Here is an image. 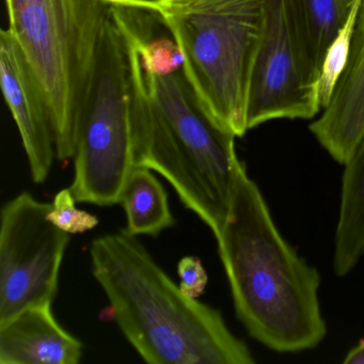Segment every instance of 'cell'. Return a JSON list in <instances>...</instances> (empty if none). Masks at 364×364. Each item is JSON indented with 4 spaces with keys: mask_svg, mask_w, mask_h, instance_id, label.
Returning <instances> with one entry per match:
<instances>
[{
    "mask_svg": "<svg viewBox=\"0 0 364 364\" xmlns=\"http://www.w3.org/2000/svg\"><path fill=\"white\" fill-rule=\"evenodd\" d=\"M216 240L236 316L249 336L278 353L318 346L327 336L321 274L283 237L240 159L229 213Z\"/></svg>",
    "mask_w": 364,
    "mask_h": 364,
    "instance_id": "cell-1",
    "label": "cell"
},
{
    "mask_svg": "<svg viewBox=\"0 0 364 364\" xmlns=\"http://www.w3.org/2000/svg\"><path fill=\"white\" fill-rule=\"evenodd\" d=\"M91 267L129 344L150 364H253L220 311L181 291L127 229L90 247Z\"/></svg>",
    "mask_w": 364,
    "mask_h": 364,
    "instance_id": "cell-2",
    "label": "cell"
},
{
    "mask_svg": "<svg viewBox=\"0 0 364 364\" xmlns=\"http://www.w3.org/2000/svg\"><path fill=\"white\" fill-rule=\"evenodd\" d=\"M140 72L134 165L161 174L216 238L231 203L236 137L204 112L183 70L156 75L140 63Z\"/></svg>",
    "mask_w": 364,
    "mask_h": 364,
    "instance_id": "cell-3",
    "label": "cell"
},
{
    "mask_svg": "<svg viewBox=\"0 0 364 364\" xmlns=\"http://www.w3.org/2000/svg\"><path fill=\"white\" fill-rule=\"evenodd\" d=\"M159 14L182 50L183 72L221 129L242 137L266 23V0H167Z\"/></svg>",
    "mask_w": 364,
    "mask_h": 364,
    "instance_id": "cell-4",
    "label": "cell"
},
{
    "mask_svg": "<svg viewBox=\"0 0 364 364\" xmlns=\"http://www.w3.org/2000/svg\"><path fill=\"white\" fill-rule=\"evenodd\" d=\"M9 31L50 112L57 159H73L109 5L101 0H6Z\"/></svg>",
    "mask_w": 364,
    "mask_h": 364,
    "instance_id": "cell-5",
    "label": "cell"
},
{
    "mask_svg": "<svg viewBox=\"0 0 364 364\" xmlns=\"http://www.w3.org/2000/svg\"><path fill=\"white\" fill-rule=\"evenodd\" d=\"M133 38L108 8L74 154L72 193L97 206L120 203L133 171V120L140 84Z\"/></svg>",
    "mask_w": 364,
    "mask_h": 364,
    "instance_id": "cell-6",
    "label": "cell"
},
{
    "mask_svg": "<svg viewBox=\"0 0 364 364\" xmlns=\"http://www.w3.org/2000/svg\"><path fill=\"white\" fill-rule=\"evenodd\" d=\"M53 204L23 191L0 214V323L53 304L70 234L48 219Z\"/></svg>",
    "mask_w": 364,
    "mask_h": 364,
    "instance_id": "cell-7",
    "label": "cell"
},
{
    "mask_svg": "<svg viewBox=\"0 0 364 364\" xmlns=\"http://www.w3.org/2000/svg\"><path fill=\"white\" fill-rule=\"evenodd\" d=\"M317 86L306 74L289 0H266V23L249 90L247 125L311 120L321 112Z\"/></svg>",
    "mask_w": 364,
    "mask_h": 364,
    "instance_id": "cell-8",
    "label": "cell"
},
{
    "mask_svg": "<svg viewBox=\"0 0 364 364\" xmlns=\"http://www.w3.org/2000/svg\"><path fill=\"white\" fill-rule=\"evenodd\" d=\"M0 84L28 159L31 178L42 184L56 154L50 112L43 92L9 29L0 31Z\"/></svg>",
    "mask_w": 364,
    "mask_h": 364,
    "instance_id": "cell-9",
    "label": "cell"
},
{
    "mask_svg": "<svg viewBox=\"0 0 364 364\" xmlns=\"http://www.w3.org/2000/svg\"><path fill=\"white\" fill-rule=\"evenodd\" d=\"M326 152L344 166L364 136V0L358 14L350 54L329 105L310 125Z\"/></svg>",
    "mask_w": 364,
    "mask_h": 364,
    "instance_id": "cell-10",
    "label": "cell"
},
{
    "mask_svg": "<svg viewBox=\"0 0 364 364\" xmlns=\"http://www.w3.org/2000/svg\"><path fill=\"white\" fill-rule=\"evenodd\" d=\"M53 304L29 306L0 323V364H78L82 344L55 318Z\"/></svg>",
    "mask_w": 364,
    "mask_h": 364,
    "instance_id": "cell-11",
    "label": "cell"
},
{
    "mask_svg": "<svg viewBox=\"0 0 364 364\" xmlns=\"http://www.w3.org/2000/svg\"><path fill=\"white\" fill-rule=\"evenodd\" d=\"M334 237L333 269L345 277L364 255V136L344 165Z\"/></svg>",
    "mask_w": 364,
    "mask_h": 364,
    "instance_id": "cell-12",
    "label": "cell"
},
{
    "mask_svg": "<svg viewBox=\"0 0 364 364\" xmlns=\"http://www.w3.org/2000/svg\"><path fill=\"white\" fill-rule=\"evenodd\" d=\"M306 74L316 85L326 52L346 22L355 0H289Z\"/></svg>",
    "mask_w": 364,
    "mask_h": 364,
    "instance_id": "cell-13",
    "label": "cell"
},
{
    "mask_svg": "<svg viewBox=\"0 0 364 364\" xmlns=\"http://www.w3.org/2000/svg\"><path fill=\"white\" fill-rule=\"evenodd\" d=\"M120 203L127 215L125 229L133 235L156 237L176 223L167 191L148 168H134L121 193Z\"/></svg>",
    "mask_w": 364,
    "mask_h": 364,
    "instance_id": "cell-14",
    "label": "cell"
},
{
    "mask_svg": "<svg viewBox=\"0 0 364 364\" xmlns=\"http://www.w3.org/2000/svg\"><path fill=\"white\" fill-rule=\"evenodd\" d=\"M362 3L363 0H355L346 22L343 25L336 38L332 40L331 44L326 52L318 82H317V99H318L321 112L329 105L336 90V84L342 76L348 61L355 23H357L358 14Z\"/></svg>",
    "mask_w": 364,
    "mask_h": 364,
    "instance_id": "cell-15",
    "label": "cell"
},
{
    "mask_svg": "<svg viewBox=\"0 0 364 364\" xmlns=\"http://www.w3.org/2000/svg\"><path fill=\"white\" fill-rule=\"evenodd\" d=\"M76 199L71 189L65 188L55 196L48 219L65 233L82 234L99 225V217L75 206Z\"/></svg>",
    "mask_w": 364,
    "mask_h": 364,
    "instance_id": "cell-16",
    "label": "cell"
},
{
    "mask_svg": "<svg viewBox=\"0 0 364 364\" xmlns=\"http://www.w3.org/2000/svg\"><path fill=\"white\" fill-rule=\"evenodd\" d=\"M178 274L181 291L188 297L198 299L205 291L208 277L199 257H183L178 264Z\"/></svg>",
    "mask_w": 364,
    "mask_h": 364,
    "instance_id": "cell-17",
    "label": "cell"
},
{
    "mask_svg": "<svg viewBox=\"0 0 364 364\" xmlns=\"http://www.w3.org/2000/svg\"><path fill=\"white\" fill-rule=\"evenodd\" d=\"M106 5L123 8H139L159 11L167 0H101Z\"/></svg>",
    "mask_w": 364,
    "mask_h": 364,
    "instance_id": "cell-18",
    "label": "cell"
},
{
    "mask_svg": "<svg viewBox=\"0 0 364 364\" xmlns=\"http://www.w3.org/2000/svg\"><path fill=\"white\" fill-rule=\"evenodd\" d=\"M344 364H364V338L347 353L343 360Z\"/></svg>",
    "mask_w": 364,
    "mask_h": 364,
    "instance_id": "cell-19",
    "label": "cell"
}]
</instances>
